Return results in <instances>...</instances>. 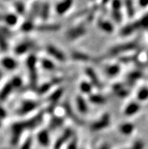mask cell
<instances>
[{
  "mask_svg": "<svg viewBox=\"0 0 148 149\" xmlns=\"http://www.w3.org/2000/svg\"><path fill=\"white\" fill-rule=\"evenodd\" d=\"M35 107H36V104L34 102H29V101L24 102L21 104V107L17 110L16 113L19 115H23V114H25V113L31 111L32 110L35 108Z\"/></svg>",
  "mask_w": 148,
  "mask_h": 149,
  "instance_id": "1",
  "label": "cell"
},
{
  "mask_svg": "<svg viewBox=\"0 0 148 149\" xmlns=\"http://www.w3.org/2000/svg\"><path fill=\"white\" fill-rule=\"evenodd\" d=\"M1 64L5 69L8 70H15L17 67V62L14 58L11 57H4L1 60Z\"/></svg>",
  "mask_w": 148,
  "mask_h": 149,
  "instance_id": "2",
  "label": "cell"
},
{
  "mask_svg": "<svg viewBox=\"0 0 148 149\" xmlns=\"http://www.w3.org/2000/svg\"><path fill=\"white\" fill-rule=\"evenodd\" d=\"M15 87L11 82H8L6 85L4 86L3 88L0 91V102H4L6 100V98L11 95Z\"/></svg>",
  "mask_w": 148,
  "mask_h": 149,
  "instance_id": "3",
  "label": "cell"
},
{
  "mask_svg": "<svg viewBox=\"0 0 148 149\" xmlns=\"http://www.w3.org/2000/svg\"><path fill=\"white\" fill-rule=\"evenodd\" d=\"M72 5V0H64L63 2L59 3L57 6V11L59 14L64 13L67 10H68Z\"/></svg>",
  "mask_w": 148,
  "mask_h": 149,
  "instance_id": "4",
  "label": "cell"
},
{
  "mask_svg": "<svg viewBox=\"0 0 148 149\" xmlns=\"http://www.w3.org/2000/svg\"><path fill=\"white\" fill-rule=\"evenodd\" d=\"M4 21L7 24L10 25V26H13V25L16 24L17 21V17L16 15H13V14H8L4 17Z\"/></svg>",
  "mask_w": 148,
  "mask_h": 149,
  "instance_id": "5",
  "label": "cell"
},
{
  "mask_svg": "<svg viewBox=\"0 0 148 149\" xmlns=\"http://www.w3.org/2000/svg\"><path fill=\"white\" fill-rule=\"evenodd\" d=\"M6 39H7V36L0 28V49L2 51H6L8 49V43Z\"/></svg>",
  "mask_w": 148,
  "mask_h": 149,
  "instance_id": "6",
  "label": "cell"
},
{
  "mask_svg": "<svg viewBox=\"0 0 148 149\" xmlns=\"http://www.w3.org/2000/svg\"><path fill=\"white\" fill-rule=\"evenodd\" d=\"M39 140L40 143L42 144L43 146H47L49 143V138H48L47 134L45 132H41L39 136Z\"/></svg>",
  "mask_w": 148,
  "mask_h": 149,
  "instance_id": "7",
  "label": "cell"
},
{
  "mask_svg": "<svg viewBox=\"0 0 148 149\" xmlns=\"http://www.w3.org/2000/svg\"><path fill=\"white\" fill-rule=\"evenodd\" d=\"M139 99L141 100H145L147 98H148V89H141L138 93V95Z\"/></svg>",
  "mask_w": 148,
  "mask_h": 149,
  "instance_id": "8",
  "label": "cell"
},
{
  "mask_svg": "<svg viewBox=\"0 0 148 149\" xmlns=\"http://www.w3.org/2000/svg\"><path fill=\"white\" fill-rule=\"evenodd\" d=\"M138 109V107L137 104H133L129 105V107L128 108V109L126 110V112L127 111V113H129V114H132V113H134L135 112L137 111Z\"/></svg>",
  "mask_w": 148,
  "mask_h": 149,
  "instance_id": "9",
  "label": "cell"
},
{
  "mask_svg": "<svg viewBox=\"0 0 148 149\" xmlns=\"http://www.w3.org/2000/svg\"><path fill=\"white\" fill-rule=\"evenodd\" d=\"M15 8L17 10V11L18 13L22 14L24 11V6L22 2H17L15 3Z\"/></svg>",
  "mask_w": 148,
  "mask_h": 149,
  "instance_id": "10",
  "label": "cell"
},
{
  "mask_svg": "<svg viewBox=\"0 0 148 149\" xmlns=\"http://www.w3.org/2000/svg\"><path fill=\"white\" fill-rule=\"evenodd\" d=\"M30 146H31V139H30L26 140L21 149H30Z\"/></svg>",
  "mask_w": 148,
  "mask_h": 149,
  "instance_id": "11",
  "label": "cell"
},
{
  "mask_svg": "<svg viewBox=\"0 0 148 149\" xmlns=\"http://www.w3.org/2000/svg\"><path fill=\"white\" fill-rule=\"evenodd\" d=\"M6 117V111L2 107L0 106V119L2 120Z\"/></svg>",
  "mask_w": 148,
  "mask_h": 149,
  "instance_id": "12",
  "label": "cell"
},
{
  "mask_svg": "<svg viewBox=\"0 0 148 149\" xmlns=\"http://www.w3.org/2000/svg\"><path fill=\"white\" fill-rule=\"evenodd\" d=\"M139 3L143 7H145L148 5V0H139Z\"/></svg>",
  "mask_w": 148,
  "mask_h": 149,
  "instance_id": "13",
  "label": "cell"
},
{
  "mask_svg": "<svg viewBox=\"0 0 148 149\" xmlns=\"http://www.w3.org/2000/svg\"><path fill=\"white\" fill-rule=\"evenodd\" d=\"M110 148V146H104L103 148H101V149H109Z\"/></svg>",
  "mask_w": 148,
  "mask_h": 149,
  "instance_id": "14",
  "label": "cell"
},
{
  "mask_svg": "<svg viewBox=\"0 0 148 149\" xmlns=\"http://www.w3.org/2000/svg\"><path fill=\"white\" fill-rule=\"evenodd\" d=\"M2 77V71L0 70V80H1Z\"/></svg>",
  "mask_w": 148,
  "mask_h": 149,
  "instance_id": "15",
  "label": "cell"
},
{
  "mask_svg": "<svg viewBox=\"0 0 148 149\" xmlns=\"http://www.w3.org/2000/svg\"><path fill=\"white\" fill-rule=\"evenodd\" d=\"M1 126H2V120L0 119V127H1Z\"/></svg>",
  "mask_w": 148,
  "mask_h": 149,
  "instance_id": "16",
  "label": "cell"
}]
</instances>
